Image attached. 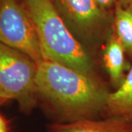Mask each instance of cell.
<instances>
[{
	"instance_id": "obj_1",
	"label": "cell",
	"mask_w": 132,
	"mask_h": 132,
	"mask_svg": "<svg viewBox=\"0 0 132 132\" xmlns=\"http://www.w3.org/2000/svg\"><path fill=\"white\" fill-rule=\"evenodd\" d=\"M35 81L55 123L98 119L105 113L110 92L98 76L43 60L37 63Z\"/></svg>"
},
{
	"instance_id": "obj_2",
	"label": "cell",
	"mask_w": 132,
	"mask_h": 132,
	"mask_svg": "<svg viewBox=\"0 0 132 132\" xmlns=\"http://www.w3.org/2000/svg\"><path fill=\"white\" fill-rule=\"evenodd\" d=\"M38 32L44 60L96 76L91 54L72 35L50 0H24Z\"/></svg>"
},
{
	"instance_id": "obj_3",
	"label": "cell",
	"mask_w": 132,
	"mask_h": 132,
	"mask_svg": "<svg viewBox=\"0 0 132 132\" xmlns=\"http://www.w3.org/2000/svg\"><path fill=\"white\" fill-rule=\"evenodd\" d=\"M50 2L72 35L90 54L104 46L113 32V11L102 8L95 0Z\"/></svg>"
},
{
	"instance_id": "obj_4",
	"label": "cell",
	"mask_w": 132,
	"mask_h": 132,
	"mask_svg": "<svg viewBox=\"0 0 132 132\" xmlns=\"http://www.w3.org/2000/svg\"><path fill=\"white\" fill-rule=\"evenodd\" d=\"M37 63L27 55L0 43V103L14 100L29 114L38 104Z\"/></svg>"
},
{
	"instance_id": "obj_5",
	"label": "cell",
	"mask_w": 132,
	"mask_h": 132,
	"mask_svg": "<svg viewBox=\"0 0 132 132\" xmlns=\"http://www.w3.org/2000/svg\"><path fill=\"white\" fill-rule=\"evenodd\" d=\"M0 43L24 53L36 63L44 60L32 19L17 0H0Z\"/></svg>"
},
{
	"instance_id": "obj_6",
	"label": "cell",
	"mask_w": 132,
	"mask_h": 132,
	"mask_svg": "<svg viewBox=\"0 0 132 132\" xmlns=\"http://www.w3.org/2000/svg\"><path fill=\"white\" fill-rule=\"evenodd\" d=\"M48 132H132V121L119 117L87 119L72 123H54Z\"/></svg>"
},
{
	"instance_id": "obj_7",
	"label": "cell",
	"mask_w": 132,
	"mask_h": 132,
	"mask_svg": "<svg viewBox=\"0 0 132 132\" xmlns=\"http://www.w3.org/2000/svg\"><path fill=\"white\" fill-rule=\"evenodd\" d=\"M126 52L113 31L103 48L102 59L112 85L118 88L126 78L131 65L126 59Z\"/></svg>"
},
{
	"instance_id": "obj_8",
	"label": "cell",
	"mask_w": 132,
	"mask_h": 132,
	"mask_svg": "<svg viewBox=\"0 0 132 132\" xmlns=\"http://www.w3.org/2000/svg\"><path fill=\"white\" fill-rule=\"evenodd\" d=\"M104 115L132 121V65L121 85L110 93Z\"/></svg>"
},
{
	"instance_id": "obj_9",
	"label": "cell",
	"mask_w": 132,
	"mask_h": 132,
	"mask_svg": "<svg viewBox=\"0 0 132 132\" xmlns=\"http://www.w3.org/2000/svg\"><path fill=\"white\" fill-rule=\"evenodd\" d=\"M114 32L132 59V3L121 0L113 10Z\"/></svg>"
},
{
	"instance_id": "obj_10",
	"label": "cell",
	"mask_w": 132,
	"mask_h": 132,
	"mask_svg": "<svg viewBox=\"0 0 132 132\" xmlns=\"http://www.w3.org/2000/svg\"><path fill=\"white\" fill-rule=\"evenodd\" d=\"M95 1L102 8L106 10L113 11L115 5L121 0H95Z\"/></svg>"
},
{
	"instance_id": "obj_11",
	"label": "cell",
	"mask_w": 132,
	"mask_h": 132,
	"mask_svg": "<svg viewBox=\"0 0 132 132\" xmlns=\"http://www.w3.org/2000/svg\"><path fill=\"white\" fill-rule=\"evenodd\" d=\"M0 132H10L8 123L1 114H0Z\"/></svg>"
},
{
	"instance_id": "obj_12",
	"label": "cell",
	"mask_w": 132,
	"mask_h": 132,
	"mask_svg": "<svg viewBox=\"0 0 132 132\" xmlns=\"http://www.w3.org/2000/svg\"><path fill=\"white\" fill-rule=\"evenodd\" d=\"M128 1H129L130 2H131V3H132V0H128Z\"/></svg>"
},
{
	"instance_id": "obj_13",
	"label": "cell",
	"mask_w": 132,
	"mask_h": 132,
	"mask_svg": "<svg viewBox=\"0 0 132 132\" xmlns=\"http://www.w3.org/2000/svg\"><path fill=\"white\" fill-rule=\"evenodd\" d=\"M0 104H1V103H0Z\"/></svg>"
}]
</instances>
